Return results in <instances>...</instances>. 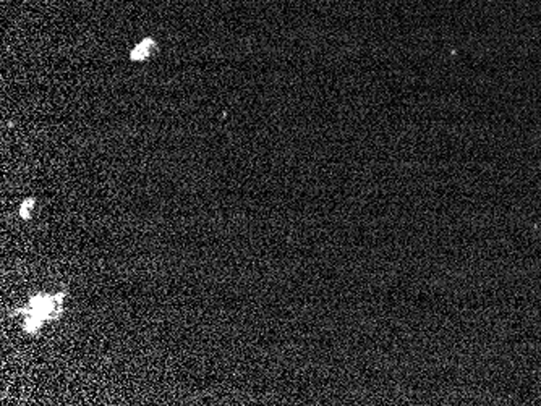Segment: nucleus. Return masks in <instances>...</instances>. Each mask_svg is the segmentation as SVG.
I'll use <instances>...</instances> for the list:
<instances>
[{
    "mask_svg": "<svg viewBox=\"0 0 541 406\" xmlns=\"http://www.w3.org/2000/svg\"><path fill=\"white\" fill-rule=\"evenodd\" d=\"M62 303H64V295H38L34 298H31L30 301V308L26 309V316L34 317L39 322H46L50 319H56V317L60 316L62 313Z\"/></svg>",
    "mask_w": 541,
    "mask_h": 406,
    "instance_id": "f257e3e1",
    "label": "nucleus"
},
{
    "mask_svg": "<svg viewBox=\"0 0 541 406\" xmlns=\"http://www.w3.org/2000/svg\"><path fill=\"white\" fill-rule=\"evenodd\" d=\"M151 47H154L152 39H144L143 42L138 44V45L132 50V55H130L132 60H144V58H148V57L151 55V52H152Z\"/></svg>",
    "mask_w": 541,
    "mask_h": 406,
    "instance_id": "f03ea898",
    "label": "nucleus"
},
{
    "mask_svg": "<svg viewBox=\"0 0 541 406\" xmlns=\"http://www.w3.org/2000/svg\"><path fill=\"white\" fill-rule=\"evenodd\" d=\"M32 204H34V199H26L22 204V211H20V214H22L23 219H30V209L32 207Z\"/></svg>",
    "mask_w": 541,
    "mask_h": 406,
    "instance_id": "7ed1b4c3",
    "label": "nucleus"
}]
</instances>
